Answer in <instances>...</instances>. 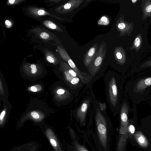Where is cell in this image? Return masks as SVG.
<instances>
[{
    "label": "cell",
    "instance_id": "1",
    "mask_svg": "<svg viewBox=\"0 0 151 151\" xmlns=\"http://www.w3.org/2000/svg\"><path fill=\"white\" fill-rule=\"evenodd\" d=\"M22 76L26 80L34 81L44 77L47 73L37 65L26 63L20 70Z\"/></svg>",
    "mask_w": 151,
    "mask_h": 151
},
{
    "label": "cell",
    "instance_id": "2",
    "mask_svg": "<svg viewBox=\"0 0 151 151\" xmlns=\"http://www.w3.org/2000/svg\"><path fill=\"white\" fill-rule=\"evenodd\" d=\"M59 71L61 72V73H55V74L59 78L63 77L61 79H63L64 81L70 86L77 85L80 83L81 80L76 73L66 63H61Z\"/></svg>",
    "mask_w": 151,
    "mask_h": 151
},
{
    "label": "cell",
    "instance_id": "3",
    "mask_svg": "<svg viewBox=\"0 0 151 151\" xmlns=\"http://www.w3.org/2000/svg\"><path fill=\"white\" fill-rule=\"evenodd\" d=\"M96 121L100 142L106 148L107 143V129L105 119L99 109L96 111Z\"/></svg>",
    "mask_w": 151,
    "mask_h": 151
},
{
    "label": "cell",
    "instance_id": "4",
    "mask_svg": "<svg viewBox=\"0 0 151 151\" xmlns=\"http://www.w3.org/2000/svg\"><path fill=\"white\" fill-rule=\"evenodd\" d=\"M106 44L104 41L100 44L94 61L88 70L91 75L95 76L100 68L106 55Z\"/></svg>",
    "mask_w": 151,
    "mask_h": 151
},
{
    "label": "cell",
    "instance_id": "5",
    "mask_svg": "<svg viewBox=\"0 0 151 151\" xmlns=\"http://www.w3.org/2000/svg\"><path fill=\"white\" fill-rule=\"evenodd\" d=\"M59 52L62 58L67 62L70 66L77 74L81 81L83 83H87L88 81L87 75L81 72L78 68L74 63L66 51L60 46L58 47Z\"/></svg>",
    "mask_w": 151,
    "mask_h": 151
},
{
    "label": "cell",
    "instance_id": "6",
    "mask_svg": "<svg viewBox=\"0 0 151 151\" xmlns=\"http://www.w3.org/2000/svg\"><path fill=\"white\" fill-rule=\"evenodd\" d=\"M52 89V99L55 103H58L66 100L70 96L68 91L58 84L55 83Z\"/></svg>",
    "mask_w": 151,
    "mask_h": 151
},
{
    "label": "cell",
    "instance_id": "7",
    "mask_svg": "<svg viewBox=\"0 0 151 151\" xmlns=\"http://www.w3.org/2000/svg\"><path fill=\"white\" fill-rule=\"evenodd\" d=\"M99 46L97 43H95L87 51L84 56L83 63L88 70L94 61Z\"/></svg>",
    "mask_w": 151,
    "mask_h": 151
},
{
    "label": "cell",
    "instance_id": "8",
    "mask_svg": "<svg viewBox=\"0 0 151 151\" xmlns=\"http://www.w3.org/2000/svg\"><path fill=\"white\" fill-rule=\"evenodd\" d=\"M108 90L110 101L113 106H115L118 103V93L116 82L114 77L111 78L109 82Z\"/></svg>",
    "mask_w": 151,
    "mask_h": 151
},
{
    "label": "cell",
    "instance_id": "9",
    "mask_svg": "<svg viewBox=\"0 0 151 151\" xmlns=\"http://www.w3.org/2000/svg\"><path fill=\"white\" fill-rule=\"evenodd\" d=\"M89 104V100L87 99L84 101L77 111V116L81 122L85 119L87 111Z\"/></svg>",
    "mask_w": 151,
    "mask_h": 151
},
{
    "label": "cell",
    "instance_id": "10",
    "mask_svg": "<svg viewBox=\"0 0 151 151\" xmlns=\"http://www.w3.org/2000/svg\"><path fill=\"white\" fill-rule=\"evenodd\" d=\"M83 0H71L63 5L62 8L64 13L71 12L78 7L83 1Z\"/></svg>",
    "mask_w": 151,
    "mask_h": 151
},
{
    "label": "cell",
    "instance_id": "11",
    "mask_svg": "<svg viewBox=\"0 0 151 151\" xmlns=\"http://www.w3.org/2000/svg\"><path fill=\"white\" fill-rule=\"evenodd\" d=\"M123 51L120 47H116L114 50V57L117 62L119 64H122L124 62Z\"/></svg>",
    "mask_w": 151,
    "mask_h": 151
},
{
    "label": "cell",
    "instance_id": "12",
    "mask_svg": "<svg viewBox=\"0 0 151 151\" xmlns=\"http://www.w3.org/2000/svg\"><path fill=\"white\" fill-rule=\"evenodd\" d=\"M31 110H29L28 113L30 116L34 119H39L40 117H42V111L40 110H38L36 108L35 109L34 108L32 109L31 108Z\"/></svg>",
    "mask_w": 151,
    "mask_h": 151
},
{
    "label": "cell",
    "instance_id": "13",
    "mask_svg": "<svg viewBox=\"0 0 151 151\" xmlns=\"http://www.w3.org/2000/svg\"><path fill=\"white\" fill-rule=\"evenodd\" d=\"M151 86V77H148L139 82L137 85V88L139 90Z\"/></svg>",
    "mask_w": 151,
    "mask_h": 151
},
{
    "label": "cell",
    "instance_id": "14",
    "mask_svg": "<svg viewBox=\"0 0 151 151\" xmlns=\"http://www.w3.org/2000/svg\"><path fill=\"white\" fill-rule=\"evenodd\" d=\"M47 135L49 138V139L51 145L55 148L56 150L57 151H58V146L57 144V142H56V139L55 137H53V133L52 132L50 129H48L46 132Z\"/></svg>",
    "mask_w": 151,
    "mask_h": 151
},
{
    "label": "cell",
    "instance_id": "15",
    "mask_svg": "<svg viewBox=\"0 0 151 151\" xmlns=\"http://www.w3.org/2000/svg\"><path fill=\"white\" fill-rule=\"evenodd\" d=\"M0 94L1 99V98L4 99L5 98L6 94H7L6 92H7V91H6V87L4 83L5 82L4 81V80L3 79V77L0 76Z\"/></svg>",
    "mask_w": 151,
    "mask_h": 151
},
{
    "label": "cell",
    "instance_id": "16",
    "mask_svg": "<svg viewBox=\"0 0 151 151\" xmlns=\"http://www.w3.org/2000/svg\"><path fill=\"white\" fill-rule=\"evenodd\" d=\"M9 107L6 105H4L3 109L0 115V124H2L6 116L7 113L9 112Z\"/></svg>",
    "mask_w": 151,
    "mask_h": 151
},
{
    "label": "cell",
    "instance_id": "17",
    "mask_svg": "<svg viewBox=\"0 0 151 151\" xmlns=\"http://www.w3.org/2000/svg\"><path fill=\"white\" fill-rule=\"evenodd\" d=\"M42 86L40 84H35L28 87L27 89L29 91L38 93L42 91Z\"/></svg>",
    "mask_w": 151,
    "mask_h": 151
},
{
    "label": "cell",
    "instance_id": "18",
    "mask_svg": "<svg viewBox=\"0 0 151 151\" xmlns=\"http://www.w3.org/2000/svg\"><path fill=\"white\" fill-rule=\"evenodd\" d=\"M110 23L109 19L107 16H102L98 21V24L101 25H107Z\"/></svg>",
    "mask_w": 151,
    "mask_h": 151
},
{
    "label": "cell",
    "instance_id": "19",
    "mask_svg": "<svg viewBox=\"0 0 151 151\" xmlns=\"http://www.w3.org/2000/svg\"><path fill=\"white\" fill-rule=\"evenodd\" d=\"M44 23L45 25L52 29H55L57 28L56 25L50 21H45Z\"/></svg>",
    "mask_w": 151,
    "mask_h": 151
},
{
    "label": "cell",
    "instance_id": "20",
    "mask_svg": "<svg viewBox=\"0 0 151 151\" xmlns=\"http://www.w3.org/2000/svg\"><path fill=\"white\" fill-rule=\"evenodd\" d=\"M47 60L50 63H55V59L52 56L48 55L46 56Z\"/></svg>",
    "mask_w": 151,
    "mask_h": 151
},
{
    "label": "cell",
    "instance_id": "21",
    "mask_svg": "<svg viewBox=\"0 0 151 151\" xmlns=\"http://www.w3.org/2000/svg\"><path fill=\"white\" fill-rule=\"evenodd\" d=\"M40 37L42 39H46L49 38V35L46 32H43L40 34Z\"/></svg>",
    "mask_w": 151,
    "mask_h": 151
},
{
    "label": "cell",
    "instance_id": "22",
    "mask_svg": "<svg viewBox=\"0 0 151 151\" xmlns=\"http://www.w3.org/2000/svg\"><path fill=\"white\" fill-rule=\"evenodd\" d=\"M37 13V14L39 15H43L47 14V13L42 9H39L38 10Z\"/></svg>",
    "mask_w": 151,
    "mask_h": 151
},
{
    "label": "cell",
    "instance_id": "23",
    "mask_svg": "<svg viewBox=\"0 0 151 151\" xmlns=\"http://www.w3.org/2000/svg\"><path fill=\"white\" fill-rule=\"evenodd\" d=\"M134 44L136 47H138L139 46L140 44V40L138 37L136 38L135 40Z\"/></svg>",
    "mask_w": 151,
    "mask_h": 151
},
{
    "label": "cell",
    "instance_id": "24",
    "mask_svg": "<svg viewBox=\"0 0 151 151\" xmlns=\"http://www.w3.org/2000/svg\"><path fill=\"white\" fill-rule=\"evenodd\" d=\"M22 1L21 0H9L8 1V3L9 4H13L17 3L19 2H21Z\"/></svg>",
    "mask_w": 151,
    "mask_h": 151
},
{
    "label": "cell",
    "instance_id": "25",
    "mask_svg": "<svg viewBox=\"0 0 151 151\" xmlns=\"http://www.w3.org/2000/svg\"><path fill=\"white\" fill-rule=\"evenodd\" d=\"M77 147L78 151H88L83 147L80 145H77Z\"/></svg>",
    "mask_w": 151,
    "mask_h": 151
},
{
    "label": "cell",
    "instance_id": "26",
    "mask_svg": "<svg viewBox=\"0 0 151 151\" xmlns=\"http://www.w3.org/2000/svg\"><path fill=\"white\" fill-rule=\"evenodd\" d=\"M129 130L132 133H133L135 131L134 127L132 125H131L129 127Z\"/></svg>",
    "mask_w": 151,
    "mask_h": 151
},
{
    "label": "cell",
    "instance_id": "27",
    "mask_svg": "<svg viewBox=\"0 0 151 151\" xmlns=\"http://www.w3.org/2000/svg\"><path fill=\"white\" fill-rule=\"evenodd\" d=\"M101 109L102 110H105L106 108V105L105 103H100Z\"/></svg>",
    "mask_w": 151,
    "mask_h": 151
},
{
    "label": "cell",
    "instance_id": "28",
    "mask_svg": "<svg viewBox=\"0 0 151 151\" xmlns=\"http://www.w3.org/2000/svg\"><path fill=\"white\" fill-rule=\"evenodd\" d=\"M146 11L147 12H151V5L147 6L146 9Z\"/></svg>",
    "mask_w": 151,
    "mask_h": 151
},
{
    "label": "cell",
    "instance_id": "29",
    "mask_svg": "<svg viewBox=\"0 0 151 151\" xmlns=\"http://www.w3.org/2000/svg\"><path fill=\"white\" fill-rule=\"evenodd\" d=\"M139 141L140 143H143L144 142L145 140L143 137H140L139 138Z\"/></svg>",
    "mask_w": 151,
    "mask_h": 151
},
{
    "label": "cell",
    "instance_id": "30",
    "mask_svg": "<svg viewBox=\"0 0 151 151\" xmlns=\"http://www.w3.org/2000/svg\"><path fill=\"white\" fill-rule=\"evenodd\" d=\"M5 23L8 26H10L11 24V22L8 20H6L5 22Z\"/></svg>",
    "mask_w": 151,
    "mask_h": 151
},
{
    "label": "cell",
    "instance_id": "31",
    "mask_svg": "<svg viewBox=\"0 0 151 151\" xmlns=\"http://www.w3.org/2000/svg\"><path fill=\"white\" fill-rule=\"evenodd\" d=\"M132 2L133 3H135L136 1H137V0H132Z\"/></svg>",
    "mask_w": 151,
    "mask_h": 151
}]
</instances>
